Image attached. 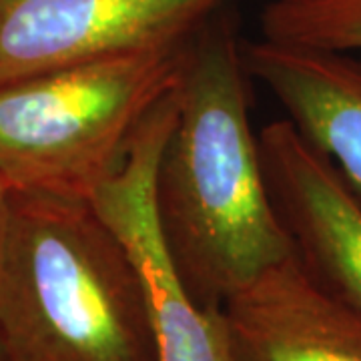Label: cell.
I'll list each match as a JSON object with an SVG mask.
<instances>
[{
    "label": "cell",
    "mask_w": 361,
    "mask_h": 361,
    "mask_svg": "<svg viewBox=\"0 0 361 361\" xmlns=\"http://www.w3.org/2000/svg\"><path fill=\"white\" fill-rule=\"evenodd\" d=\"M243 42L227 6L189 39L153 177L159 231L201 307H221L293 253L249 123Z\"/></svg>",
    "instance_id": "cell-1"
},
{
    "label": "cell",
    "mask_w": 361,
    "mask_h": 361,
    "mask_svg": "<svg viewBox=\"0 0 361 361\" xmlns=\"http://www.w3.org/2000/svg\"><path fill=\"white\" fill-rule=\"evenodd\" d=\"M0 343L8 361H157L137 259L90 201L11 189Z\"/></svg>",
    "instance_id": "cell-2"
},
{
    "label": "cell",
    "mask_w": 361,
    "mask_h": 361,
    "mask_svg": "<svg viewBox=\"0 0 361 361\" xmlns=\"http://www.w3.org/2000/svg\"><path fill=\"white\" fill-rule=\"evenodd\" d=\"M187 42L0 85V179L13 191L90 201L177 89Z\"/></svg>",
    "instance_id": "cell-3"
},
{
    "label": "cell",
    "mask_w": 361,
    "mask_h": 361,
    "mask_svg": "<svg viewBox=\"0 0 361 361\" xmlns=\"http://www.w3.org/2000/svg\"><path fill=\"white\" fill-rule=\"evenodd\" d=\"M231 0H0V85L189 40Z\"/></svg>",
    "instance_id": "cell-4"
},
{
    "label": "cell",
    "mask_w": 361,
    "mask_h": 361,
    "mask_svg": "<svg viewBox=\"0 0 361 361\" xmlns=\"http://www.w3.org/2000/svg\"><path fill=\"white\" fill-rule=\"evenodd\" d=\"M177 111V89L145 121L125 163L90 199L129 245L147 285L157 361H231L221 307L195 303L169 257L153 203V177Z\"/></svg>",
    "instance_id": "cell-5"
},
{
    "label": "cell",
    "mask_w": 361,
    "mask_h": 361,
    "mask_svg": "<svg viewBox=\"0 0 361 361\" xmlns=\"http://www.w3.org/2000/svg\"><path fill=\"white\" fill-rule=\"evenodd\" d=\"M259 149L295 255L327 291L361 313V201L287 116L261 129Z\"/></svg>",
    "instance_id": "cell-6"
},
{
    "label": "cell",
    "mask_w": 361,
    "mask_h": 361,
    "mask_svg": "<svg viewBox=\"0 0 361 361\" xmlns=\"http://www.w3.org/2000/svg\"><path fill=\"white\" fill-rule=\"evenodd\" d=\"M231 361H361V313L295 251L221 305Z\"/></svg>",
    "instance_id": "cell-7"
},
{
    "label": "cell",
    "mask_w": 361,
    "mask_h": 361,
    "mask_svg": "<svg viewBox=\"0 0 361 361\" xmlns=\"http://www.w3.org/2000/svg\"><path fill=\"white\" fill-rule=\"evenodd\" d=\"M243 61L361 201V59L261 39L243 42Z\"/></svg>",
    "instance_id": "cell-8"
},
{
    "label": "cell",
    "mask_w": 361,
    "mask_h": 361,
    "mask_svg": "<svg viewBox=\"0 0 361 361\" xmlns=\"http://www.w3.org/2000/svg\"><path fill=\"white\" fill-rule=\"evenodd\" d=\"M263 39L319 51H361V0H273L261 14Z\"/></svg>",
    "instance_id": "cell-9"
},
{
    "label": "cell",
    "mask_w": 361,
    "mask_h": 361,
    "mask_svg": "<svg viewBox=\"0 0 361 361\" xmlns=\"http://www.w3.org/2000/svg\"><path fill=\"white\" fill-rule=\"evenodd\" d=\"M8 197H11V189L4 180L0 179V233H2V225H4V217H6Z\"/></svg>",
    "instance_id": "cell-10"
},
{
    "label": "cell",
    "mask_w": 361,
    "mask_h": 361,
    "mask_svg": "<svg viewBox=\"0 0 361 361\" xmlns=\"http://www.w3.org/2000/svg\"><path fill=\"white\" fill-rule=\"evenodd\" d=\"M0 361H8V355H6V351L2 348V343H0Z\"/></svg>",
    "instance_id": "cell-11"
}]
</instances>
